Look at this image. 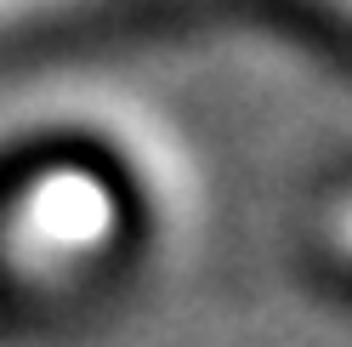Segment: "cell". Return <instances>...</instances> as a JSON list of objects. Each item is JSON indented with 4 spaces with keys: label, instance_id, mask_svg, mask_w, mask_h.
Here are the masks:
<instances>
[{
    "label": "cell",
    "instance_id": "cell-1",
    "mask_svg": "<svg viewBox=\"0 0 352 347\" xmlns=\"http://www.w3.org/2000/svg\"><path fill=\"white\" fill-rule=\"evenodd\" d=\"M120 233V205L102 177L74 165H52L29 177L6 205V228H0V256L23 279L46 285L52 273H91Z\"/></svg>",
    "mask_w": 352,
    "mask_h": 347
},
{
    "label": "cell",
    "instance_id": "cell-2",
    "mask_svg": "<svg viewBox=\"0 0 352 347\" xmlns=\"http://www.w3.org/2000/svg\"><path fill=\"white\" fill-rule=\"evenodd\" d=\"M52 6H74V0H0V29H6V23H23L29 12H52Z\"/></svg>",
    "mask_w": 352,
    "mask_h": 347
},
{
    "label": "cell",
    "instance_id": "cell-3",
    "mask_svg": "<svg viewBox=\"0 0 352 347\" xmlns=\"http://www.w3.org/2000/svg\"><path fill=\"white\" fill-rule=\"evenodd\" d=\"M336 251H341V262L352 268V205L341 211V228H336Z\"/></svg>",
    "mask_w": 352,
    "mask_h": 347
}]
</instances>
